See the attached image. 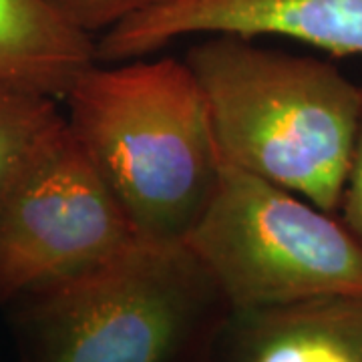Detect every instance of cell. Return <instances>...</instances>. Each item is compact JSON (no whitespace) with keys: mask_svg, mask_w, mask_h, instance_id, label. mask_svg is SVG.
Masks as SVG:
<instances>
[{"mask_svg":"<svg viewBox=\"0 0 362 362\" xmlns=\"http://www.w3.org/2000/svg\"><path fill=\"white\" fill-rule=\"evenodd\" d=\"M183 61L226 161L337 214L361 129L362 87L326 61L235 35H206Z\"/></svg>","mask_w":362,"mask_h":362,"instance_id":"cell-2","label":"cell"},{"mask_svg":"<svg viewBox=\"0 0 362 362\" xmlns=\"http://www.w3.org/2000/svg\"><path fill=\"white\" fill-rule=\"evenodd\" d=\"M207 362H362V296L232 308Z\"/></svg>","mask_w":362,"mask_h":362,"instance_id":"cell-7","label":"cell"},{"mask_svg":"<svg viewBox=\"0 0 362 362\" xmlns=\"http://www.w3.org/2000/svg\"><path fill=\"white\" fill-rule=\"evenodd\" d=\"M137 242L65 119L0 206V304L97 268Z\"/></svg>","mask_w":362,"mask_h":362,"instance_id":"cell-5","label":"cell"},{"mask_svg":"<svg viewBox=\"0 0 362 362\" xmlns=\"http://www.w3.org/2000/svg\"><path fill=\"white\" fill-rule=\"evenodd\" d=\"M338 211L342 214L340 221L362 244V119L349 177H346V185H344V194H342V204H340Z\"/></svg>","mask_w":362,"mask_h":362,"instance_id":"cell-11","label":"cell"},{"mask_svg":"<svg viewBox=\"0 0 362 362\" xmlns=\"http://www.w3.org/2000/svg\"><path fill=\"white\" fill-rule=\"evenodd\" d=\"M194 35H276L334 57H362V0H161L101 33L97 61L143 59Z\"/></svg>","mask_w":362,"mask_h":362,"instance_id":"cell-6","label":"cell"},{"mask_svg":"<svg viewBox=\"0 0 362 362\" xmlns=\"http://www.w3.org/2000/svg\"><path fill=\"white\" fill-rule=\"evenodd\" d=\"M97 63V42L49 0H0V85L63 101Z\"/></svg>","mask_w":362,"mask_h":362,"instance_id":"cell-8","label":"cell"},{"mask_svg":"<svg viewBox=\"0 0 362 362\" xmlns=\"http://www.w3.org/2000/svg\"><path fill=\"white\" fill-rule=\"evenodd\" d=\"M71 25L87 35H101L131 14L161 0H49Z\"/></svg>","mask_w":362,"mask_h":362,"instance_id":"cell-10","label":"cell"},{"mask_svg":"<svg viewBox=\"0 0 362 362\" xmlns=\"http://www.w3.org/2000/svg\"><path fill=\"white\" fill-rule=\"evenodd\" d=\"M8 306L25 362H207L232 312L185 244L141 242Z\"/></svg>","mask_w":362,"mask_h":362,"instance_id":"cell-3","label":"cell"},{"mask_svg":"<svg viewBox=\"0 0 362 362\" xmlns=\"http://www.w3.org/2000/svg\"><path fill=\"white\" fill-rule=\"evenodd\" d=\"M63 121L65 113L57 99L0 85V206Z\"/></svg>","mask_w":362,"mask_h":362,"instance_id":"cell-9","label":"cell"},{"mask_svg":"<svg viewBox=\"0 0 362 362\" xmlns=\"http://www.w3.org/2000/svg\"><path fill=\"white\" fill-rule=\"evenodd\" d=\"M185 246L232 308L362 296V244L349 228L223 157L216 194Z\"/></svg>","mask_w":362,"mask_h":362,"instance_id":"cell-4","label":"cell"},{"mask_svg":"<svg viewBox=\"0 0 362 362\" xmlns=\"http://www.w3.org/2000/svg\"><path fill=\"white\" fill-rule=\"evenodd\" d=\"M63 103L71 133L141 244L180 246L216 194L221 153L183 59L89 66Z\"/></svg>","mask_w":362,"mask_h":362,"instance_id":"cell-1","label":"cell"}]
</instances>
